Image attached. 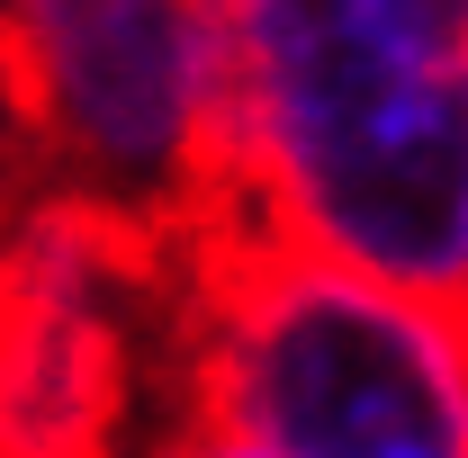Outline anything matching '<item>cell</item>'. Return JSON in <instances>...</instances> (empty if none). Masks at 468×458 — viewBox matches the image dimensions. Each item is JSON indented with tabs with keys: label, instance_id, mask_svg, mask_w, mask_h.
Returning <instances> with one entry per match:
<instances>
[{
	"label": "cell",
	"instance_id": "6da1fadb",
	"mask_svg": "<svg viewBox=\"0 0 468 458\" xmlns=\"http://www.w3.org/2000/svg\"><path fill=\"white\" fill-rule=\"evenodd\" d=\"M163 315L180 396L243 413L280 458H468V306L207 216L180 234Z\"/></svg>",
	"mask_w": 468,
	"mask_h": 458
},
{
	"label": "cell",
	"instance_id": "7a4b0ae2",
	"mask_svg": "<svg viewBox=\"0 0 468 458\" xmlns=\"http://www.w3.org/2000/svg\"><path fill=\"white\" fill-rule=\"evenodd\" d=\"M0 109L63 198L172 243L234 216L217 0H0Z\"/></svg>",
	"mask_w": 468,
	"mask_h": 458
},
{
	"label": "cell",
	"instance_id": "3957f363",
	"mask_svg": "<svg viewBox=\"0 0 468 458\" xmlns=\"http://www.w3.org/2000/svg\"><path fill=\"white\" fill-rule=\"evenodd\" d=\"M180 243L154 216L46 189L0 234V458H117L126 315L172 306Z\"/></svg>",
	"mask_w": 468,
	"mask_h": 458
},
{
	"label": "cell",
	"instance_id": "277c9868",
	"mask_svg": "<svg viewBox=\"0 0 468 458\" xmlns=\"http://www.w3.org/2000/svg\"><path fill=\"white\" fill-rule=\"evenodd\" d=\"M163 458H280L243 413H226V404H207V396H180V422H172V441H163Z\"/></svg>",
	"mask_w": 468,
	"mask_h": 458
}]
</instances>
